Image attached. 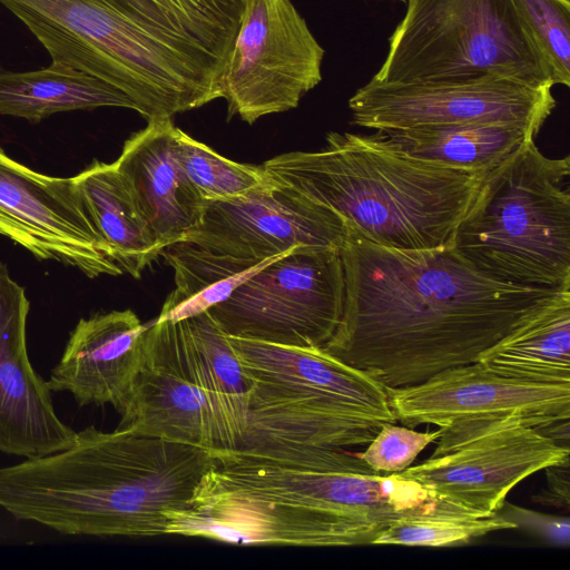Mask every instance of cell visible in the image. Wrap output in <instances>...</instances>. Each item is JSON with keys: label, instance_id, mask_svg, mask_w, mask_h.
<instances>
[{"label": "cell", "instance_id": "d6986e66", "mask_svg": "<svg viewBox=\"0 0 570 570\" xmlns=\"http://www.w3.org/2000/svg\"><path fill=\"white\" fill-rule=\"evenodd\" d=\"M171 118L148 119L126 140L114 163L154 239L163 247L183 242L200 220L204 199L174 153Z\"/></svg>", "mask_w": 570, "mask_h": 570}, {"label": "cell", "instance_id": "2e32d148", "mask_svg": "<svg viewBox=\"0 0 570 570\" xmlns=\"http://www.w3.org/2000/svg\"><path fill=\"white\" fill-rule=\"evenodd\" d=\"M396 421L439 428L518 415L534 428L570 419V384H535L500 375L479 362L445 368L426 381L386 389Z\"/></svg>", "mask_w": 570, "mask_h": 570}, {"label": "cell", "instance_id": "9c48e42d", "mask_svg": "<svg viewBox=\"0 0 570 570\" xmlns=\"http://www.w3.org/2000/svg\"><path fill=\"white\" fill-rule=\"evenodd\" d=\"M345 294L341 249L294 247L250 276L207 313L232 337L323 348Z\"/></svg>", "mask_w": 570, "mask_h": 570}, {"label": "cell", "instance_id": "7402d4cb", "mask_svg": "<svg viewBox=\"0 0 570 570\" xmlns=\"http://www.w3.org/2000/svg\"><path fill=\"white\" fill-rule=\"evenodd\" d=\"M99 107L136 110L117 88L61 63L51 61L30 71H0V115L38 124L53 114Z\"/></svg>", "mask_w": 570, "mask_h": 570}, {"label": "cell", "instance_id": "ac0fdd59", "mask_svg": "<svg viewBox=\"0 0 570 570\" xmlns=\"http://www.w3.org/2000/svg\"><path fill=\"white\" fill-rule=\"evenodd\" d=\"M144 325L131 309L80 318L46 381L79 406L110 404L121 414L142 361Z\"/></svg>", "mask_w": 570, "mask_h": 570}, {"label": "cell", "instance_id": "7c38bea8", "mask_svg": "<svg viewBox=\"0 0 570 570\" xmlns=\"http://www.w3.org/2000/svg\"><path fill=\"white\" fill-rule=\"evenodd\" d=\"M118 428L212 450L236 449L186 320L154 322Z\"/></svg>", "mask_w": 570, "mask_h": 570}, {"label": "cell", "instance_id": "30bf717a", "mask_svg": "<svg viewBox=\"0 0 570 570\" xmlns=\"http://www.w3.org/2000/svg\"><path fill=\"white\" fill-rule=\"evenodd\" d=\"M440 430L433 453L401 474L473 513H495L521 481L570 459L568 446L518 415L456 422Z\"/></svg>", "mask_w": 570, "mask_h": 570}, {"label": "cell", "instance_id": "4316f807", "mask_svg": "<svg viewBox=\"0 0 570 570\" xmlns=\"http://www.w3.org/2000/svg\"><path fill=\"white\" fill-rule=\"evenodd\" d=\"M174 153L185 176L204 200H227L269 181L263 167L229 160L175 127Z\"/></svg>", "mask_w": 570, "mask_h": 570}, {"label": "cell", "instance_id": "f1b7e54d", "mask_svg": "<svg viewBox=\"0 0 570 570\" xmlns=\"http://www.w3.org/2000/svg\"><path fill=\"white\" fill-rule=\"evenodd\" d=\"M441 430L417 432L394 423L382 424L367 448L355 455L371 469L382 474L401 473L414 462L416 456L432 442L436 441Z\"/></svg>", "mask_w": 570, "mask_h": 570}, {"label": "cell", "instance_id": "7a4b0ae2", "mask_svg": "<svg viewBox=\"0 0 570 570\" xmlns=\"http://www.w3.org/2000/svg\"><path fill=\"white\" fill-rule=\"evenodd\" d=\"M446 504L345 448L266 443L213 450L189 507L168 513L166 533L238 546H366L393 520Z\"/></svg>", "mask_w": 570, "mask_h": 570}, {"label": "cell", "instance_id": "ffe728a7", "mask_svg": "<svg viewBox=\"0 0 570 570\" xmlns=\"http://www.w3.org/2000/svg\"><path fill=\"white\" fill-rule=\"evenodd\" d=\"M375 132L413 158L451 170L485 175L539 131L514 124L484 122Z\"/></svg>", "mask_w": 570, "mask_h": 570}, {"label": "cell", "instance_id": "8fae6325", "mask_svg": "<svg viewBox=\"0 0 570 570\" xmlns=\"http://www.w3.org/2000/svg\"><path fill=\"white\" fill-rule=\"evenodd\" d=\"M324 49L291 0H246L223 78L228 116L284 112L322 80Z\"/></svg>", "mask_w": 570, "mask_h": 570}, {"label": "cell", "instance_id": "ba28073f", "mask_svg": "<svg viewBox=\"0 0 570 570\" xmlns=\"http://www.w3.org/2000/svg\"><path fill=\"white\" fill-rule=\"evenodd\" d=\"M373 79L384 83L490 77L553 87L514 0H406Z\"/></svg>", "mask_w": 570, "mask_h": 570}, {"label": "cell", "instance_id": "e0dca14e", "mask_svg": "<svg viewBox=\"0 0 570 570\" xmlns=\"http://www.w3.org/2000/svg\"><path fill=\"white\" fill-rule=\"evenodd\" d=\"M30 302L0 263V452L37 459L71 446L77 432L55 411L27 348Z\"/></svg>", "mask_w": 570, "mask_h": 570}, {"label": "cell", "instance_id": "4dcf8cb0", "mask_svg": "<svg viewBox=\"0 0 570 570\" xmlns=\"http://www.w3.org/2000/svg\"><path fill=\"white\" fill-rule=\"evenodd\" d=\"M546 471L547 484L532 497V501L544 507L562 509L570 508V459L549 465Z\"/></svg>", "mask_w": 570, "mask_h": 570}, {"label": "cell", "instance_id": "d4e9b609", "mask_svg": "<svg viewBox=\"0 0 570 570\" xmlns=\"http://www.w3.org/2000/svg\"><path fill=\"white\" fill-rule=\"evenodd\" d=\"M186 323L208 375L212 392L237 438L238 448L246 431L252 382L228 335L207 312L187 318Z\"/></svg>", "mask_w": 570, "mask_h": 570}, {"label": "cell", "instance_id": "cb8c5ba5", "mask_svg": "<svg viewBox=\"0 0 570 570\" xmlns=\"http://www.w3.org/2000/svg\"><path fill=\"white\" fill-rule=\"evenodd\" d=\"M284 253L254 261L215 254L187 242L165 247L161 255L174 269L175 288L156 322H180L207 312Z\"/></svg>", "mask_w": 570, "mask_h": 570}, {"label": "cell", "instance_id": "5b68a950", "mask_svg": "<svg viewBox=\"0 0 570 570\" xmlns=\"http://www.w3.org/2000/svg\"><path fill=\"white\" fill-rule=\"evenodd\" d=\"M325 141L318 151L282 154L262 167L272 180L391 249L449 247L484 177L413 158L376 132L331 131Z\"/></svg>", "mask_w": 570, "mask_h": 570}, {"label": "cell", "instance_id": "484cf974", "mask_svg": "<svg viewBox=\"0 0 570 570\" xmlns=\"http://www.w3.org/2000/svg\"><path fill=\"white\" fill-rule=\"evenodd\" d=\"M509 529L515 525L497 513L479 514L446 504L432 512L393 520L373 544L446 547Z\"/></svg>", "mask_w": 570, "mask_h": 570}, {"label": "cell", "instance_id": "52a82bcc", "mask_svg": "<svg viewBox=\"0 0 570 570\" xmlns=\"http://www.w3.org/2000/svg\"><path fill=\"white\" fill-rule=\"evenodd\" d=\"M229 337L252 382L247 425L238 448L303 443L366 445L395 423L386 389L321 347Z\"/></svg>", "mask_w": 570, "mask_h": 570}, {"label": "cell", "instance_id": "9a60e30c", "mask_svg": "<svg viewBox=\"0 0 570 570\" xmlns=\"http://www.w3.org/2000/svg\"><path fill=\"white\" fill-rule=\"evenodd\" d=\"M346 236L341 216L269 178L245 195L205 200L200 220L183 242L215 254L263 261L304 245L341 249Z\"/></svg>", "mask_w": 570, "mask_h": 570}, {"label": "cell", "instance_id": "3957f363", "mask_svg": "<svg viewBox=\"0 0 570 570\" xmlns=\"http://www.w3.org/2000/svg\"><path fill=\"white\" fill-rule=\"evenodd\" d=\"M51 61L124 92L148 119L222 98L246 0H0Z\"/></svg>", "mask_w": 570, "mask_h": 570}, {"label": "cell", "instance_id": "8992f818", "mask_svg": "<svg viewBox=\"0 0 570 570\" xmlns=\"http://www.w3.org/2000/svg\"><path fill=\"white\" fill-rule=\"evenodd\" d=\"M534 139L487 173L451 247L495 281L570 288V161Z\"/></svg>", "mask_w": 570, "mask_h": 570}, {"label": "cell", "instance_id": "44dd1931", "mask_svg": "<svg viewBox=\"0 0 570 570\" xmlns=\"http://www.w3.org/2000/svg\"><path fill=\"white\" fill-rule=\"evenodd\" d=\"M73 179L86 213L114 262L122 274L140 278L164 248L151 236L115 164L95 160Z\"/></svg>", "mask_w": 570, "mask_h": 570}, {"label": "cell", "instance_id": "1f68e13d", "mask_svg": "<svg viewBox=\"0 0 570 570\" xmlns=\"http://www.w3.org/2000/svg\"><path fill=\"white\" fill-rule=\"evenodd\" d=\"M400 1H403V2H405L406 0H400Z\"/></svg>", "mask_w": 570, "mask_h": 570}, {"label": "cell", "instance_id": "5bb4252c", "mask_svg": "<svg viewBox=\"0 0 570 570\" xmlns=\"http://www.w3.org/2000/svg\"><path fill=\"white\" fill-rule=\"evenodd\" d=\"M0 235L89 278L122 272L96 233L73 177L38 173L0 147Z\"/></svg>", "mask_w": 570, "mask_h": 570}, {"label": "cell", "instance_id": "277c9868", "mask_svg": "<svg viewBox=\"0 0 570 570\" xmlns=\"http://www.w3.org/2000/svg\"><path fill=\"white\" fill-rule=\"evenodd\" d=\"M212 462V449L89 425L66 450L0 468V508L62 534L164 535Z\"/></svg>", "mask_w": 570, "mask_h": 570}, {"label": "cell", "instance_id": "f546056e", "mask_svg": "<svg viewBox=\"0 0 570 570\" xmlns=\"http://www.w3.org/2000/svg\"><path fill=\"white\" fill-rule=\"evenodd\" d=\"M495 513L541 541L554 547H569L570 520L568 517L551 515L505 501Z\"/></svg>", "mask_w": 570, "mask_h": 570}, {"label": "cell", "instance_id": "6da1fadb", "mask_svg": "<svg viewBox=\"0 0 570 570\" xmlns=\"http://www.w3.org/2000/svg\"><path fill=\"white\" fill-rule=\"evenodd\" d=\"M341 257L343 313L323 348L385 389L476 362L515 327L570 297V288L488 277L451 246L396 250L348 227Z\"/></svg>", "mask_w": 570, "mask_h": 570}, {"label": "cell", "instance_id": "603a6c76", "mask_svg": "<svg viewBox=\"0 0 570 570\" xmlns=\"http://www.w3.org/2000/svg\"><path fill=\"white\" fill-rule=\"evenodd\" d=\"M476 362L523 382L570 384V297L515 327Z\"/></svg>", "mask_w": 570, "mask_h": 570}, {"label": "cell", "instance_id": "4fadbf2b", "mask_svg": "<svg viewBox=\"0 0 570 570\" xmlns=\"http://www.w3.org/2000/svg\"><path fill=\"white\" fill-rule=\"evenodd\" d=\"M551 89L497 77L405 83L372 78L348 108L354 125L375 130L504 122L540 131L556 107Z\"/></svg>", "mask_w": 570, "mask_h": 570}, {"label": "cell", "instance_id": "83f0119b", "mask_svg": "<svg viewBox=\"0 0 570 570\" xmlns=\"http://www.w3.org/2000/svg\"><path fill=\"white\" fill-rule=\"evenodd\" d=\"M554 85H570L569 0H514Z\"/></svg>", "mask_w": 570, "mask_h": 570}]
</instances>
